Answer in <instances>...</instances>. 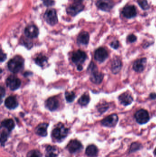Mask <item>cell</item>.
Here are the masks:
<instances>
[{
	"label": "cell",
	"instance_id": "cell-35",
	"mask_svg": "<svg viewBox=\"0 0 156 157\" xmlns=\"http://www.w3.org/2000/svg\"><path fill=\"white\" fill-rule=\"evenodd\" d=\"M44 4L47 6H51L54 4V1L52 0H42Z\"/></svg>",
	"mask_w": 156,
	"mask_h": 157
},
{
	"label": "cell",
	"instance_id": "cell-3",
	"mask_svg": "<svg viewBox=\"0 0 156 157\" xmlns=\"http://www.w3.org/2000/svg\"><path fill=\"white\" fill-rule=\"evenodd\" d=\"M44 19L49 25H55L58 22V17L56 12L54 9H49L45 13Z\"/></svg>",
	"mask_w": 156,
	"mask_h": 157
},
{
	"label": "cell",
	"instance_id": "cell-30",
	"mask_svg": "<svg viewBox=\"0 0 156 157\" xmlns=\"http://www.w3.org/2000/svg\"><path fill=\"white\" fill-rule=\"evenodd\" d=\"M140 147H141V144L138 143H136V142L133 143L131 145V149H130V151H131V152H135V151H137L139 149Z\"/></svg>",
	"mask_w": 156,
	"mask_h": 157
},
{
	"label": "cell",
	"instance_id": "cell-26",
	"mask_svg": "<svg viewBox=\"0 0 156 157\" xmlns=\"http://www.w3.org/2000/svg\"><path fill=\"white\" fill-rule=\"evenodd\" d=\"M90 97L89 96L86 94H83L81 96V97L79 99L78 104L81 106H86L89 103Z\"/></svg>",
	"mask_w": 156,
	"mask_h": 157
},
{
	"label": "cell",
	"instance_id": "cell-34",
	"mask_svg": "<svg viewBox=\"0 0 156 157\" xmlns=\"http://www.w3.org/2000/svg\"><path fill=\"white\" fill-rule=\"evenodd\" d=\"M119 45H120V44H119V41L117 40H114L110 44L111 47H112L114 49H118L119 47Z\"/></svg>",
	"mask_w": 156,
	"mask_h": 157
},
{
	"label": "cell",
	"instance_id": "cell-39",
	"mask_svg": "<svg viewBox=\"0 0 156 157\" xmlns=\"http://www.w3.org/2000/svg\"><path fill=\"white\" fill-rule=\"evenodd\" d=\"M150 97L152 99H155L156 98V94L155 93H151L150 95Z\"/></svg>",
	"mask_w": 156,
	"mask_h": 157
},
{
	"label": "cell",
	"instance_id": "cell-1",
	"mask_svg": "<svg viewBox=\"0 0 156 157\" xmlns=\"http://www.w3.org/2000/svg\"><path fill=\"white\" fill-rule=\"evenodd\" d=\"M24 60L21 56H16L9 60L8 62V68L13 73H18L24 68Z\"/></svg>",
	"mask_w": 156,
	"mask_h": 157
},
{
	"label": "cell",
	"instance_id": "cell-24",
	"mask_svg": "<svg viewBox=\"0 0 156 157\" xmlns=\"http://www.w3.org/2000/svg\"><path fill=\"white\" fill-rule=\"evenodd\" d=\"M98 152L97 147L95 145H91L87 147L86 150V154L89 157H94L96 156Z\"/></svg>",
	"mask_w": 156,
	"mask_h": 157
},
{
	"label": "cell",
	"instance_id": "cell-20",
	"mask_svg": "<svg viewBox=\"0 0 156 157\" xmlns=\"http://www.w3.org/2000/svg\"><path fill=\"white\" fill-rule=\"evenodd\" d=\"M78 42L81 45H87L89 41V35L87 32H82L78 36Z\"/></svg>",
	"mask_w": 156,
	"mask_h": 157
},
{
	"label": "cell",
	"instance_id": "cell-21",
	"mask_svg": "<svg viewBox=\"0 0 156 157\" xmlns=\"http://www.w3.org/2000/svg\"><path fill=\"white\" fill-rule=\"evenodd\" d=\"M48 127V124L47 123H42L39 124L35 129L36 134L42 136H46L47 135Z\"/></svg>",
	"mask_w": 156,
	"mask_h": 157
},
{
	"label": "cell",
	"instance_id": "cell-36",
	"mask_svg": "<svg viewBox=\"0 0 156 157\" xmlns=\"http://www.w3.org/2000/svg\"><path fill=\"white\" fill-rule=\"evenodd\" d=\"M0 60L1 62H2L4 61H5V59H7V55L5 53L2 52V50H1V57H0Z\"/></svg>",
	"mask_w": 156,
	"mask_h": 157
},
{
	"label": "cell",
	"instance_id": "cell-33",
	"mask_svg": "<svg viewBox=\"0 0 156 157\" xmlns=\"http://www.w3.org/2000/svg\"><path fill=\"white\" fill-rule=\"evenodd\" d=\"M137 40V37L133 34H131L128 35L127 37V40L130 43H133L135 42Z\"/></svg>",
	"mask_w": 156,
	"mask_h": 157
},
{
	"label": "cell",
	"instance_id": "cell-32",
	"mask_svg": "<svg viewBox=\"0 0 156 157\" xmlns=\"http://www.w3.org/2000/svg\"><path fill=\"white\" fill-rule=\"evenodd\" d=\"M109 108V106L108 104H103L98 109L99 111L101 113H103L106 111V110Z\"/></svg>",
	"mask_w": 156,
	"mask_h": 157
},
{
	"label": "cell",
	"instance_id": "cell-28",
	"mask_svg": "<svg viewBox=\"0 0 156 157\" xmlns=\"http://www.w3.org/2000/svg\"><path fill=\"white\" fill-rule=\"evenodd\" d=\"M27 157H42V155L38 151L34 150L27 153Z\"/></svg>",
	"mask_w": 156,
	"mask_h": 157
},
{
	"label": "cell",
	"instance_id": "cell-11",
	"mask_svg": "<svg viewBox=\"0 0 156 157\" xmlns=\"http://www.w3.org/2000/svg\"><path fill=\"white\" fill-rule=\"evenodd\" d=\"M108 57V53L106 49L103 47H99L95 51L94 58L100 63L104 62Z\"/></svg>",
	"mask_w": 156,
	"mask_h": 157
},
{
	"label": "cell",
	"instance_id": "cell-40",
	"mask_svg": "<svg viewBox=\"0 0 156 157\" xmlns=\"http://www.w3.org/2000/svg\"><path fill=\"white\" fill-rule=\"evenodd\" d=\"M78 70V71H82V69H83V67L82 66V65H78V68H77Z\"/></svg>",
	"mask_w": 156,
	"mask_h": 157
},
{
	"label": "cell",
	"instance_id": "cell-7",
	"mask_svg": "<svg viewBox=\"0 0 156 157\" xmlns=\"http://www.w3.org/2000/svg\"><path fill=\"white\" fill-rule=\"evenodd\" d=\"M68 130L63 124L59 125L57 127L54 129L52 131V135L57 139H61L67 136Z\"/></svg>",
	"mask_w": 156,
	"mask_h": 157
},
{
	"label": "cell",
	"instance_id": "cell-14",
	"mask_svg": "<svg viewBox=\"0 0 156 157\" xmlns=\"http://www.w3.org/2000/svg\"><path fill=\"white\" fill-rule=\"evenodd\" d=\"M122 13L124 17L131 19L137 15V10L134 6H127L123 9Z\"/></svg>",
	"mask_w": 156,
	"mask_h": 157
},
{
	"label": "cell",
	"instance_id": "cell-5",
	"mask_svg": "<svg viewBox=\"0 0 156 157\" xmlns=\"http://www.w3.org/2000/svg\"><path fill=\"white\" fill-rule=\"evenodd\" d=\"M6 84L11 90L15 91L21 85V80L14 75H10L6 80Z\"/></svg>",
	"mask_w": 156,
	"mask_h": 157
},
{
	"label": "cell",
	"instance_id": "cell-17",
	"mask_svg": "<svg viewBox=\"0 0 156 157\" xmlns=\"http://www.w3.org/2000/svg\"><path fill=\"white\" fill-rule=\"evenodd\" d=\"M119 100L120 103L124 106H128L133 102V98L130 93L124 92L120 95Z\"/></svg>",
	"mask_w": 156,
	"mask_h": 157
},
{
	"label": "cell",
	"instance_id": "cell-19",
	"mask_svg": "<svg viewBox=\"0 0 156 157\" xmlns=\"http://www.w3.org/2000/svg\"><path fill=\"white\" fill-rule=\"evenodd\" d=\"M82 147L81 142L76 140L70 141L67 146V149L71 153L77 152L78 150H79Z\"/></svg>",
	"mask_w": 156,
	"mask_h": 157
},
{
	"label": "cell",
	"instance_id": "cell-18",
	"mask_svg": "<svg viewBox=\"0 0 156 157\" xmlns=\"http://www.w3.org/2000/svg\"><path fill=\"white\" fill-rule=\"evenodd\" d=\"M5 105L8 109H14L19 106V103L15 97L11 96L6 98L5 101Z\"/></svg>",
	"mask_w": 156,
	"mask_h": 157
},
{
	"label": "cell",
	"instance_id": "cell-13",
	"mask_svg": "<svg viewBox=\"0 0 156 157\" xmlns=\"http://www.w3.org/2000/svg\"><path fill=\"white\" fill-rule=\"evenodd\" d=\"M147 63L146 58H143L137 59L133 64V69L135 72L141 73L144 71Z\"/></svg>",
	"mask_w": 156,
	"mask_h": 157
},
{
	"label": "cell",
	"instance_id": "cell-6",
	"mask_svg": "<svg viewBox=\"0 0 156 157\" xmlns=\"http://www.w3.org/2000/svg\"><path fill=\"white\" fill-rule=\"evenodd\" d=\"M87 58V55L84 51L78 50L73 53L71 59L74 63L78 65L84 63Z\"/></svg>",
	"mask_w": 156,
	"mask_h": 157
},
{
	"label": "cell",
	"instance_id": "cell-15",
	"mask_svg": "<svg viewBox=\"0 0 156 157\" xmlns=\"http://www.w3.org/2000/svg\"><path fill=\"white\" fill-rule=\"evenodd\" d=\"M59 102L56 98L55 97L48 98L45 102V106L50 111H54L58 108Z\"/></svg>",
	"mask_w": 156,
	"mask_h": 157
},
{
	"label": "cell",
	"instance_id": "cell-29",
	"mask_svg": "<svg viewBox=\"0 0 156 157\" xmlns=\"http://www.w3.org/2000/svg\"><path fill=\"white\" fill-rule=\"evenodd\" d=\"M137 2L140 7L143 10H147L149 8L146 0H138Z\"/></svg>",
	"mask_w": 156,
	"mask_h": 157
},
{
	"label": "cell",
	"instance_id": "cell-31",
	"mask_svg": "<svg viewBox=\"0 0 156 157\" xmlns=\"http://www.w3.org/2000/svg\"><path fill=\"white\" fill-rule=\"evenodd\" d=\"M8 137V133H7L6 131H3L1 133V145L5 143V141H7Z\"/></svg>",
	"mask_w": 156,
	"mask_h": 157
},
{
	"label": "cell",
	"instance_id": "cell-42",
	"mask_svg": "<svg viewBox=\"0 0 156 157\" xmlns=\"http://www.w3.org/2000/svg\"><path fill=\"white\" fill-rule=\"evenodd\" d=\"M154 154H155V155H156V148L154 151Z\"/></svg>",
	"mask_w": 156,
	"mask_h": 157
},
{
	"label": "cell",
	"instance_id": "cell-2",
	"mask_svg": "<svg viewBox=\"0 0 156 157\" xmlns=\"http://www.w3.org/2000/svg\"><path fill=\"white\" fill-rule=\"evenodd\" d=\"M87 71L90 74V78L93 83L96 84L101 83L104 78V74L101 72H98V69L96 65H91L88 67Z\"/></svg>",
	"mask_w": 156,
	"mask_h": 157
},
{
	"label": "cell",
	"instance_id": "cell-25",
	"mask_svg": "<svg viewBox=\"0 0 156 157\" xmlns=\"http://www.w3.org/2000/svg\"><path fill=\"white\" fill-rule=\"evenodd\" d=\"M35 62L36 65L43 67L48 62V58L44 55H39L36 57L35 59Z\"/></svg>",
	"mask_w": 156,
	"mask_h": 157
},
{
	"label": "cell",
	"instance_id": "cell-27",
	"mask_svg": "<svg viewBox=\"0 0 156 157\" xmlns=\"http://www.w3.org/2000/svg\"><path fill=\"white\" fill-rule=\"evenodd\" d=\"M76 96L73 92H67L65 93V98L66 100L68 103H71L74 100Z\"/></svg>",
	"mask_w": 156,
	"mask_h": 157
},
{
	"label": "cell",
	"instance_id": "cell-23",
	"mask_svg": "<svg viewBox=\"0 0 156 157\" xmlns=\"http://www.w3.org/2000/svg\"><path fill=\"white\" fill-rule=\"evenodd\" d=\"M1 126L8 129V131H11L13 130L15 127L14 121L12 119H5L1 122Z\"/></svg>",
	"mask_w": 156,
	"mask_h": 157
},
{
	"label": "cell",
	"instance_id": "cell-12",
	"mask_svg": "<svg viewBox=\"0 0 156 157\" xmlns=\"http://www.w3.org/2000/svg\"><path fill=\"white\" fill-rule=\"evenodd\" d=\"M24 34L28 38H35L38 36L39 31L35 25H29L25 28Z\"/></svg>",
	"mask_w": 156,
	"mask_h": 157
},
{
	"label": "cell",
	"instance_id": "cell-10",
	"mask_svg": "<svg viewBox=\"0 0 156 157\" xmlns=\"http://www.w3.org/2000/svg\"><path fill=\"white\" fill-rule=\"evenodd\" d=\"M96 5L101 10L109 12L113 8L114 3L112 0H98Z\"/></svg>",
	"mask_w": 156,
	"mask_h": 157
},
{
	"label": "cell",
	"instance_id": "cell-8",
	"mask_svg": "<svg viewBox=\"0 0 156 157\" xmlns=\"http://www.w3.org/2000/svg\"><path fill=\"white\" fill-rule=\"evenodd\" d=\"M119 120L118 116L116 114H112L107 116L102 120L101 124L106 127H112L116 125Z\"/></svg>",
	"mask_w": 156,
	"mask_h": 157
},
{
	"label": "cell",
	"instance_id": "cell-37",
	"mask_svg": "<svg viewBox=\"0 0 156 157\" xmlns=\"http://www.w3.org/2000/svg\"><path fill=\"white\" fill-rule=\"evenodd\" d=\"M24 45L25 47H26L27 48H31L32 47V43L31 42H30L29 40H26L24 41Z\"/></svg>",
	"mask_w": 156,
	"mask_h": 157
},
{
	"label": "cell",
	"instance_id": "cell-4",
	"mask_svg": "<svg viewBox=\"0 0 156 157\" xmlns=\"http://www.w3.org/2000/svg\"><path fill=\"white\" fill-rule=\"evenodd\" d=\"M135 117L138 123L141 124L146 123L150 119L148 112L143 109H140L135 113Z\"/></svg>",
	"mask_w": 156,
	"mask_h": 157
},
{
	"label": "cell",
	"instance_id": "cell-22",
	"mask_svg": "<svg viewBox=\"0 0 156 157\" xmlns=\"http://www.w3.org/2000/svg\"><path fill=\"white\" fill-rule=\"evenodd\" d=\"M58 153L59 151L56 147L49 146L46 149L45 156L46 157H56L58 156Z\"/></svg>",
	"mask_w": 156,
	"mask_h": 157
},
{
	"label": "cell",
	"instance_id": "cell-16",
	"mask_svg": "<svg viewBox=\"0 0 156 157\" xmlns=\"http://www.w3.org/2000/svg\"><path fill=\"white\" fill-rule=\"evenodd\" d=\"M122 66L120 59L118 57H115L113 59L111 63V71L113 74L119 73Z\"/></svg>",
	"mask_w": 156,
	"mask_h": 157
},
{
	"label": "cell",
	"instance_id": "cell-38",
	"mask_svg": "<svg viewBox=\"0 0 156 157\" xmlns=\"http://www.w3.org/2000/svg\"><path fill=\"white\" fill-rule=\"evenodd\" d=\"M0 93H1V98H3V97L5 96V90L4 88L3 87L1 86V90H0Z\"/></svg>",
	"mask_w": 156,
	"mask_h": 157
},
{
	"label": "cell",
	"instance_id": "cell-41",
	"mask_svg": "<svg viewBox=\"0 0 156 157\" xmlns=\"http://www.w3.org/2000/svg\"><path fill=\"white\" fill-rule=\"evenodd\" d=\"M83 0H73L74 2H76V3H82V2L83 1Z\"/></svg>",
	"mask_w": 156,
	"mask_h": 157
},
{
	"label": "cell",
	"instance_id": "cell-9",
	"mask_svg": "<svg viewBox=\"0 0 156 157\" xmlns=\"http://www.w3.org/2000/svg\"><path fill=\"white\" fill-rule=\"evenodd\" d=\"M84 9V6L82 3L74 2L72 4L69 6L67 9V13L72 16L76 15L81 12Z\"/></svg>",
	"mask_w": 156,
	"mask_h": 157
}]
</instances>
